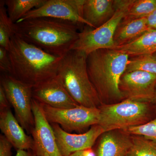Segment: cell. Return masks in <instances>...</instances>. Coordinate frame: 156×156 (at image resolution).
I'll return each mask as SVG.
<instances>
[{"instance_id": "cell-17", "label": "cell", "mask_w": 156, "mask_h": 156, "mask_svg": "<svg viewBox=\"0 0 156 156\" xmlns=\"http://www.w3.org/2000/svg\"><path fill=\"white\" fill-rule=\"evenodd\" d=\"M113 49L134 56L153 55L156 52V30L147 31L140 36L128 44Z\"/></svg>"}, {"instance_id": "cell-16", "label": "cell", "mask_w": 156, "mask_h": 156, "mask_svg": "<svg viewBox=\"0 0 156 156\" xmlns=\"http://www.w3.org/2000/svg\"><path fill=\"white\" fill-rule=\"evenodd\" d=\"M115 1L84 0L82 16L89 27L98 28L114 14Z\"/></svg>"}, {"instance_id": "cell-25", "label": "cell", "mask_w": 156, "mask_h": 156, "mask_svg": "<svg viewBox=\"0 0 156 156\" xmlns=\"http://www.w3.org/2000/svg\"><path fill=\"white\" fill-rule=\"evenodd\" d=\"M0 70L2 73L11 75L12 66L8 50L0 47Z\"/></svg>"}, {"instance_id": "cell-26", "label": "cell", "mask_w": 156, "mask_h": 156, "mask_svg": "<svg viewBox=\"0 0 156 156\" xmlns=\"http://www.w3.org/2000/svg\"><path fill=\"white\" fill-rule=\"evenodd\" d=\"M13 147L11 143L4 135H0V156H11V148Z\"/></svg>"}, {"instance_id": "cell-24", "label": "cell", "mask_w": 156, "mask_h": 156, "mask_svg": "<svg viewBox=\"0 0 156 156\" xmlns=\"http://www.w3.org/2000/svg\"><path fill=\"white\" fill-rule=\"evenodd\" d=\"M124 131L131 135L141 136L156 143V117L145 124L131 127Z\"/></svg>"}, {"instance_id": "cell-22", "label": "cell", "mask_w": 156, "mask_h": 156, "mask_svg": "<svg viewBox=\"0 0 156 156\" xmlns=\"http://www.w3.org/2000/svg\"><path fill=\"white\" fill-rule=\"evenodd\" d=\"M156 9V0H135L123 21L147 17Z\"/></svg>"}, {"instance_id": "cell-10", "label": "cell", "mask_w": 156, "mask_h": 156, "mask_svg": "<svg viewBox=\"0 0 156 156\" xmlns=\"http://www.w3.org/2000/svg\"><path fill=\"white\" fill-rule=\"evenodd\" d=\"M34 127L31 132L34 140L33 152L37 156H62L56 143L50 123L46 119L40 103L33 100Z\"/></svg>"}, {"instance_id": "cell-21", "label": "cell", "mask_w": 156, "mask_h": 156, "mask_svg": "<svg viewBox=\"0 0 156 156\" xmlns=\"http://www.w3.org/2000/svg\"><path fill=\"white\" fill-rule=\"evenodd\" d=\"M131 137L127 156H156V143L137 135H131Z\"/></svg>"}, {"instance_id": "cell-29", "label": "cell", "mask_w": 156, "mask_h": 156, "mask_svg": "<svg viewBox=\"0 0 156 156\" xmlns=\"http://www.w3.org/2000/svg\"><path fill=\"white\" fill-rule=\"evenodd\" d=\"M69 156H95L94 151L92 149L76 152Z\"/></svg>"}, {"instance_id": "cell-32", "label": "cell", "mask_w": 156, "mask_h": 156, "mask_svg": "<svg viewBox=\"0 0 156 156\" xmlns=\"http://www.w3.org/2000/svg\"><path fill=\"white\" fill-rule=\"evenodd\" d=\"M153 56L155 57V58H156V52L155 53H154V54H153Z\"/></svg>"}, {"instance_id": "cell-2", "label": "cell", "mask_w": 156, "mask_h": 156, "mask_svg": "<svg viewBox=\"0 0 156 156\" xmlns=\"http://www.w3.org/2000/svg\"><path fill=\"white\" fill-rule=\"evenodd\" d=\"M8 53L11 60V75L32 86L56 76L62 57L46 52L14 34Z\"/></svg>"}, {"instance_id": "cell-13", "label": "cell", "mask_w": 156, "mask_h": 156, "mask_svg": "<svg viewBox=\"0 0 156 156\" xmlns=\"http://www.w3.org/2000/svg\"><path fill=\"white\" fill-rule=\"evenodd\" d=\"M33 98L41 103L58 109L79 105L65 89L58 76L33 87Z\"/></svg>"}, {"instance_id": "cell-1", "label": "cell", "mask_w": 156, "mask_h": 156, "mask_svg": "<svg viewBox=\"0 0 156 156\" xmlns=\"http://www.w3.org/2000/svg\"><path fill=\"white\" fill-rule=\"evenodd\" d=\"M78 26L66 20L40 17L14 23V32L29 44L63 57L78 38Z\"/></svg>"}, {"instance_id": "cell-12", "label": "cell", "mask_w": 156, "mask_h": 156, "mask_svg": "<svg viewBox=\"0 0 156 156\" xmlns=\"http://www.w3.org/2000/svg\"><path fill=\"white\" fill-rule=\"evenodd\" d=\"M55 134L56 143L62 156H69L76 152L92 149L103 133L98 125L92 126L81 134H72L65 131L58 124H50Z\"/></svg>"}, {"instance_id": "cell-15", "label": "cell", "mask_w": 156, "mask_h": 156, "mask_svg": "<svg viewBox=\"0 0 156 156\" xmlns=\"http://www.w3.org/2000/svg\"><path fill=\"white\" fill-rule=\"evenodd\" d=\"M0 129L4 136L17 150H33V137L26 134L10 108L0 112Z\"/></svg>"}, {"instance_id": "cell-7", "label": "cell", "mask_w": 156, "mask_h": 156, "mask_svg": "<svg viewBox=\"0 0 156 156\" xmlns=\"http://www.w3.org/2000/svg\"><path fill=\"white\" fill-rule=\"evenodd\" d=\"M1 85L14 109L15 117L18 122L28 134H31L34 127L32 86L5 73L1 74Z\"/></svg>"}, {"instance_id": "cell-3", "label": "cell", "mask_w": 156, "mask_h": 156, "mask_svg": "<svg viewBox=\"0 0 156 156\" xmlns=\"http://www.w3.org/2000/svg\"><path fill=\"white\" fill-rule=\"evenodd\" d=\"M129 59L128 54L115 49H99L87 56L89 78L101 103H116L125 99L119 84Z\"/></svg>"}, {"instance_id": "cell-4", "label": "cell", "mask_w": 156, "mask_h": 156, "mask_svg": "<svg viewBox=\"0 0 156 156\" xmlns=\"http://www.w3.org/2000/svg\"><path fill=\"white\" fill-rule=\"evenodd\" d=\"M87 56L82 52L70 50L62 57L57 76L79 105L98 108L102 103L89 78Z\"/></svg>"}, {"instance_id": "cell-30", "label": "cell", "mask_w": 156, "mask_h": 156, "mask_svg": "<svg viewBox=\"0 0 156 156\" xmlns=\"http://www.w3.org/2000/svg\"><path fill=\"white\" fill-rule=\"evenodd\" d=\"M15 156H37L32 151L17 150V154Z\"/></svg>"}, {"instance_id": "cell-14", "label": "cell", "mask_w": 156, "mask_h": 156, "mask_svg": "<svg viewBox=\"0 0 156 156\" xmlns=\"http://www.w3.org/2000/svg\"><path fill=\"white\" fill-rule=\"evenodd\" d=\"M97 141L95 156H127L132 143L131 134L122 130L103 132Z\"/></svg>"}, {"instance_id": "cell-27", "label": "cell", "mask_w": 156, "mask_h": 156, "mask_svg": "<svg viewBox=\"0 0 156 156\" xmlns=\"http://www.w3.org/2000/svg\"><path fill=\"white\" fill-rule=\"evenodd\" d=\"M11 105L5 90L0 85V112L9 109Z\"/></svg>"}, {"instance_id": "cell-31", "label": "cell", "mask_w": 156, "mask_h": 156, "mask_svg": "<svg viewBox=\"0 0 156 156\" xmlns=\"http://www.w3.org/2000/svg\"><path fill=\"white\" fill-rule=\"evenodd\" d=\"M152 103L153 104L156 105V89L155 92L154 96L153 101Z\"/></svg>"}, {"instance_id": "cell-23", "label": "cell", "mask_w": 156, "mask_h": 156, "mask_svg": "<svg viewBox=\"0 0 156 156\" xmlns=\"http://www.w3.org/2000/svg\"><path fill=\"white\" fill-rule=\"evenodd\" d=\"M136 71L156 74V58L153 55H142L129 58L125 72Z\"/></svg>"}, {"instance_id": "cell-9", "label": "cell", "mask_w": 156, "mask_h": 156, "mask_svg": "<svg viewBox=\"0 0 156 156\" xmlns=\"http://www.w3.org/2000/svg\"><path fill=\"white\" fill-rule=\"evenodd\" d=\"M84 2V0H46L43 5L29 11L16 23L26 20L48 17L89 26L82 16Z\"/></svg>"}, {"instance_id": "cell-6", "label": "cell", "mask_w": 156, "mask_h": 156, "mask_svg": "<svg viewBox=\"0 0 156 156\" xmlns=\"http://www.w3.org/2000/svg\"><path fill=\"white\" fill-rule=\"evenodd\" d=\"M135 0L115 1L114 14L98 28L90 29L88 26L79 33L77 41L71 50L82 52L88 56L99 49H113L114 37L118 27L128 14Z\"/></svg>"}, {"instance_id": "cell-5", "label": "cell", "mask_w": 156, "mask_h": 156, "mask_svg": "<svg viewBox=\"0 0 156 156\" xmlns=\"http://www.w3.org/2000/svg\"><path fill=\"white\" fill-rule=\"evenodd\" d=\"M153 105L129 99L116 103L101 104L98 108L99 118L97 125L104 132L124 130L143 125L152 119Z\"/></svg>"}, {"instance_id": "cell-20", "label": "cell", "mask_w": 156, "mask_h": 156, "mask_svg": "<svg viewBox=\"0 0 156 156\" xmlns=\"http://www.w3.org/2000/svg\"><path fill=\"white\" fill-rule=\"evenodd\" d=\"M14 25L8 15L5 1H0V47L7 50L14 34Z\"/></svg>"}, {"instance_id": "cell-8", "label": "cell", "mask_w": 156, "mask_h": 156, "mask_svg": "<svg viewBox=\"0 0 156 156\" xmlns=\"http://www.w3.org/2000/svg\"><path fill=\"white\" fill-rule=\"evenodd\" d=\"M40 104L46 119L50 124H58L69 133L74 131L81 133L98 123V108L78 105L73 108L58 109L44 104Z\"/></svg>"}, {"instance_id": "cell-11", "label": "cell", "mask_w": 156, "mask_h": 156, "mask_svg": "<svg viewBox=\"0 0 156 156\" xmlns=\"http://www.w3.org/2000/svg\"><path fill=\"white\" fill-rule=\"evenodd\" d=\"M119 88L125 99L152 103L156 89V74L136 71L125 72Z\"/></svg>"}, {"instance_id": "cell-18", "label": "cell", "mask_w": 156, "mask_h": 156, "mask_svg": "<svg viewBox=\"0 0 156 156\" xmlns=\"http://www.w3.org/2000/svg\"><path fill=\"white\" fill-rule=\"evenodd\" d=\"M149 30L147 17L122 21L114 37L115 48L134 41Z\"/></svg>"}, {"instance_id": "cell-28", "label": "cell", "mask_w": 156, "mask_h": 156, "mask_svg": "<svg viewBox=\"0 0 156 156\" xmlns=\"http://www.w3.org/2000/svg\"><path fill=\"white\" fill-rule=\"evenodd\" d=\"M147 25L150 30H156V9L147 17Z\"/></svg>"}, {"instance_id": "cell-19", "label": "cell", "mask_w": 156, "mask_h": 156, "mask_svg": "<svg viewBox=\"0 0 156 156\" xmlns=\"http://www.w3.org/2000/svg\"><path fill=\"white\" fill-rule=\"evenodd\" d=\"M46 0H6L7 12L12 22L15 23L25 14L43 5Z\"/></svg>"}]
</instances>
